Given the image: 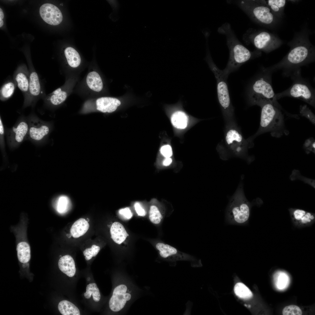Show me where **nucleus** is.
Returning a JSON list of instances; mask_svg holds the SVG:
<instances>
[{
	"mask_svg": "<svg viewBox=\"0 0 315 315\" xmlns=\"http://www.w3.org/2000/svg\"><path fill=\"white\" fill-rule=\"evenodd\" d=\"M218 32L225 36L229 51L228 62L225 68L222 70L224 75L228 77L231 73L251 59L253 53L239 41L229 23L223 24L218 28Z\"/></svg>",
	"mask_w": 315,
	"mask_h": 315,
	"instance_id": "nucleus-1",
	"label": "nucleus"
},
{
	"mask_svg": "<svg viewBox=\"0 0 315 315\" xmlns=\"http://www.w3.org/2000/svg\"><path fill=\"white\" fill-rule=\"evenodd\" d=\"M250 147L235 121L226 124L224 139L219 144V149L222 159L227 160L236 157L247 160L248 150Z\"/></svg>",
	"mask_w": 315,
	"mask_h": 315,
	"instance_id": "nucleus-2",
	"label": "nucleus"
},
{
	"mask_svg": "<svg viewBox=\"0 0 315 315\" xmlns=\"http://www.w3.org/2000/svg\"><path fill=\"white\" fill-rule=\"evenodd\" d=\"M252 205L245 195L243 182H240L230 198L225 214L226 222L230 224L244 225L248 222Z\"/></svg>",
	"mask_w": 315,
	"mask_h": 315,
	"instance_id": "nucleus-3",
	"label": "nucleus"
},
{
	"mask_svg": "<svg viewBox=\"0 0 315 315\" xmlns=\"http://www.w3.org/2000/svg\"><path fill=\"white\" fill-rule=\"evenodd\" d=\"M259 106L261 108L260 127L253 136L247 139L250 145L253 139L264 133L270 132L272 135L276 137L279 136L283 133L284 116L276 105L266 103Z\"/></svg>",
	"mask_w": 315,
	"mask_h": 315,
	"instance_id": "nucleus-4",
	"label": "nucleus"
},
{
	"mask_svg": "<svg viewBox=\"0 0 315 315\" xmlns=\"http://www.w3.org/2000/svg\"><path fill=\"white\" fill-rule=\"evenodd\" d=\"M205 59L216 80L218 99L226 124L234 122V109L230 97L227 78L224 75L222 70L220 69L213 62L209 48L206 49Z\"/></svg>",
	"mask_w": 315,
	"mask_h": 315,
	"instance_id": "nucleus-5",
	"label": "nucleus"
},
{
	"mask_svg": "<svg viewBox=\"0 0 315 315\" xmlns=\"http://www.w3.org/2000/svg\"><path fill=\"white\" fill-rule=\"evenodd\" d=\"M238 6L254 21L262 25H269L274 21V16L264 1H229Z\"/></svg>",
	"mask_w": 315,
	"mask_h": 315,
	"instance_id": "nucleus-6",
	"label": "nucleus"
},
{
	"mask_svg": "<svg viewBox=\"0 0 315 315\" xmlns=\"http://www.w3.org/2000/svg\"><path fill=\"white\" fill-rule=\"evenodd\" d=\"M251 105L260 106L266 103L276 105L275 94L270 83L263 78L257 79L251 85L248 93Z\"/></svg>",
	"mask_w": 315,
	"mask_h": 315,
	"instance_id": "nucleus-7",
	"label": "nucleus"
},
{
	"mask_svg": "<svg viewBox=\"0 0 315 315\" xmlns=\"http://www.w3.org/2000/svg\"><path fill=\"white\" fill-rule=\"evenodd\" d=\"M132 289L128 284L120 283L113 289L109 302L110 309L113 312L121 311L132 298Z\"/></svg>",
	"mask_w": 315,
	"mask_h": 315,
	"instance_id": "nucleus-8",
	"label": "nucleus"
},
{
	"mask_svg": "<svg viewBox=\"0 0 315 315\" xmlns=\"http://www.w3.org/2000/svg\"><path fill=\"white\" fill-rule=\"evenodd\" d=\"M243 39L251 43L258 49L267 51L275 48L277 44L276 38L266 31L251 33L248 31L243 35Z\"/></svg>",
	"mask_w": 315,
	"mask_h": 315,
	"instance_id": "nucleus-9",
	"label": "nucleus"
},
{
	"mask_svg": "<svg viewBox=\"0 0 315 315\" xmlns=\"http://www.w3.org/2000/svg\"><path fill=\"white\" fill-rule=\"evenodd\" d=\"M27 120L29 125L27 137L36 143H40L46 139L50 131L48 123L40 119L34 114H31Z\"/></svg>",
	"mask_w": 315,
	"mask_h": 315,
	"instance_id": "nucleus-10",
	"label": "nucleus"
},
{
	"mask_svg": "<svg viewBox=\"0 0 315 315\" xmlns=\"http://www.w3.org/2000/svg\"><path fill=\"white\" fill-rule=\"evenodd\" d=\"M29 129L27 119L22 117L14 126L7 131V142L10 148L17 147L26 138Z\"/></svg>",
	"mask_w": 315,
	"mask_h": 315,
	"instance_id": "nucleus-11",
	"label": "nucleus"
},
{
	"mask_svg": "<svg viewBox=\"0 0 315 315\" xmlns=\"http://www.w3.org/2000/svg\"><path fill=\"white\" fill-rule=\"evenodd\" d=\"M284 96H288L302 100L313 106H315V97L314 94L306 85L295 84L288 90L275 94L276 99Z\"/></svg>",
	"mask_w": 315,
	"mask_h": 315,
	"instance_id": "nucleus-12",
	"label": "nucleus"
},
{
	"mask_svg": "<svg viewBox=\"0 0 315 315\" xmlns=\"http://www.w3.org/2000/svg\"><path fill=\"white\" fill-rule=\"evenodd\" d=\"M13 79L23 94L24 103L28 97L29 83V71L25 65L18 66L14 73Z\"/></svg>",
	"mask_w": 315,
	"mask_h": 315,
	"instance_id": "nucleus-13",
	"label": "nucleus"
},
{
	"mask_svg": "<svg viewBox=\"0 0 315 315\" xmlns=\"http://www.w3.org/2000/svg\"><path fill=\"white\" fill-rule=\"evenodd\" d=\"M291 221L294 225L301 228L309 227L315 221V214L298 209H289Z\"/></svg>",
	"mask_w": 315,
	"mask_h": 315,
	"instance_id": "nucleus-14",
	"label": "nucleus"
},
{
	"mask_svg": "<svg viewBox=\"0 0 315 315\" xmlns=\"http://www.w3.org/2000/svg\"><path fill=\"white\" fill-rule=\"evenodd\" d=\"M40 16L47 23L56 25L62 21L63 16L60 10L54 5L49 3L43 4L39 9Z\"/></svg>",
	"mask_w": 315,
	"mask_h": 315,
	"instance_id": "nucleus-15",
	"label": "nucleus"
},
{
	"mask_svg": "<svg viewBox=\"0 0 315 315\" xmlns=\"http://www.w3.org/2000/svg\"><path fill=\"white\" fill-rule=\"evenodd\" d=\"M311 51L307 46L304 45L297 46L289 52L286 59L288 64H299L306 61L309 57Z\"/></svg>",
	"mask_w": 315,
	"mask_h": 315,
	"instance_id": "nucleus-16",
	"label": "nucleus"
},
{
	"mask_svg": "<svg viewBox=\"0 0 315 315\" xmlns=\"http://www.w3.org/2000/svg\"><path fill=\"white\" fill-rule=\"evenodd\" d=\"M156 247L159 251L160 256L164 258L176 260L184 259L186 256L176 248L167 244L158 243L156 244Z\"/></svg>",
	"mask_w": 315,
	"mask_h": 315,
	"instance_id": "nucleus-17",
	"label": "nucleus"
},
{
	"mask_svg": "<svg viewBox=\"0 0 315 315\" xmlns=\"http://www.w3.org/2000/svg\"><path fill=\"white\" fill-rule=\"evenodd\" d=\"M96 104L98 111L103 113H111L116 110L121 102L116 98L104 97L97 99Z\"/></svg>",
	"mask_w": 315,
	"mask_h": 315,
	"instance_id": "nucleus-18",
	"label": "nucleus"
},
{
	"mask_svg": "<svg viewBox=\"0 0 315 315\" xmlns=\"http://www.w3.org/2000/svg\"><path fill=\"white\" fill-rule=\"evenodd\" d=\"M67 97L66 92L59 88L51 93L46 95L43 99L46 106L50 105L57 106L64 102Z\"/></svg>",
	"mask_w": 315,
	"mask_h": 315,
	"instance_id": "nucleus-19",
	"label": "nucleus"
},
{
	"mask_svg": "<svg viewBox=\"0 0 315 315\" xmlns=\"http://www.w3.org/2000/svg\"><path fill=\"white\" fill-rule=\"evenodd\" d=\"M60 270L68 276L72 277L75 274L76 268L74 261L69 255H66L61 257L58 262Z\"/></svg>",
	"mask_w": 315,
	"mask_h": 315,
	"instance_id": "nucleus-20",
	"label": "nucleus"
},
{
	"mask_svg": "<svg viewBox=\"0 0 315 315\" xmlns=\"http://www.w3.org/2000/svg\"><path fill=\"white\" fill-rule=\"evenodd\" d=\"M111 238L116 243L120 244L129 236L123 226L120 223L116 222L112 224L110 230Z\"/></svg>",
	"mask_w": 315,
	"mask_h": 315,
	"instance_id": "nucleus-21",
	"label": "nucleus"
},
{
	"mask_svg": "<svg viewBox=\"0 0 315 315\" xmlns=\"http://www.w3.org/2000/svg\"><path fill=\"white\" fill-rule=\"evenodd\" d=\"M89 228V224L88 222L84 218H80L73 223L70 232L73 237L77 238L84 235Z\"/></svg>",
	"mask_w": 315,
	"mask_h": 315,
	"instance_id": "nucleus-22",
	"label": "nucleus"
},
{
	"mask_svg": "<svg viewBox=\"0 0 315 315\" xmlns=\"http://www.w3.org/2000/svg\"><path fill=\"white\" fill-rule=\"evenodd\" d=\"M86 82L88 87L94 91L99 92L103 88V84L101 78L96 71H91L88 74Z\"/></svg>",
	"mask_w": 315,
	"mask_h": 315,
	"instance_id": "nucleus-23",
	"label": "nucleus"
},
{
	"mask_svg": "<svg viewBox=\"0 0 315 315\" xmlns=\"http://www.w3.org/2000/svg\"><path fill=\"white\" fill-rule=\"evenodd\" d=\"M17 85L13 79H9L3 84L0 91V99L4 101L10 98L13 94Z\"/></svg>",
	"mask_w": 315,
	"mask_h": 315,
	"instance_id": "nucleus-24",
	"label": "nucleus"
},
{
	"mask_svg": "<svg viewBox=\"0 0 315 315\" xmlns=\"http://www.w3.org/2000/svg\"><path fill=\"white\" fill-rule=\"evenodd\" d=\"M16 250L17 256L19 261L25 263L30 259V249L29 244L26 242H21L17 245Z\"/></svg>",
	"mask_w": 315,
	"mask_h": 315,
	"instance_id": "nucleus-25",
	"label": "nucleus"
},
{
	"mask_svg": "<svg viewBox=\"0 0 315 315\" xmlns=\"http://www.w3.org/2000/svg\"><path fill=\"white\" fill-rule=\"evenodd\" d=\"M58 310L63 315H80L79 309L74 304L65 300L60 302L58 306Z\"/></svg>",
	"mask_w": 315,
	"mask_h": 315,
	"instance_id": "nucleus-26",
	"label": "nucleus"
},
{
	"mask_svg": "<svg viewBox=\"0 0 315 315\" xmlns=\"http://www.w3.org/2000/svg\"><path fill=\"white\" fill-rule=\"evenodd\" d=\"M64 53L67 62L70 66L76 68L80 65L81 62L80 57L74 48L68 47L65 49Z\"/></svg>",
	"mask_w": 315,
	"mask_h": 315,
	"instance_id": "nucleus-27",
	"label": "nucleus"
},
{
	"mask_svg": "<svg viewBox=\"0 0 315 315\" xmlns=\"http://www.w3.org/2000/svg\"><path fill=\"white\" fill-rule=\"evenodd\" d=\"M171 120L173 125L179 129H184L187 125L188 118L186 114L183 111H178L172 114Z\"/></svg>",
	"mask_w": 315,
	"mask_h": 315,
	"instance_id": "nucleus-28",
	"label": "nucleus"
},
{
	"mask_svg": "<svg viewBox=\"0 0 315 315\" xmlns=\"http://www.w3.org/2000/svg\"><path fill=\"white\" fill-rule=\"evenodd\" d=\"M235 294L239 298L244 299H249L253 295L250 290L244 284L242 283L236 284L234 288Z\"/></svg>",
	"mask_w": 315,
	"mask_h": 315,
	"instance_id": "nucleus-29",
	"label": "nucleus"
},
{
	"mask_svg": "<svg viewBox=\"0 0 315 315\" xmlns=\"http://www.w3.org/2000/svg\"><path fill=\"white\" fill-rule=\"evenodd\" d=\"M272 12L279 13L284 7L286 1L285 0H268L264 1Z\"/></svg>",
	"mask_w": 315,
	"mask_h": 315,
	"instance_id": "nucleus-30",
	"label": "nucleus"
},
{
	"mask_svg": "<svg viewBox=\"0 0 315 315\" xmlns=\"http://www.w3.org/2000/svg\"><path fill=\"white\" fill-rule=\"evenodd\" d=\"M149 214V218L152 223L158 224L160 223L163 216L156 206L152 205L150 206Z\"/></svg>",
	"mask_w": 315,
	"mask_h": 315,
	"instance_id": "nucleus-31",
	"label": "nucleus"
},
{
	"mask_svg": "<svg viewBox=\"0 0 315 315\" xmlns=\"http://www.w3.org/2000/svg\"><path fill=\"white\" fill-rule=\"evenodd\" d=\"M69 201V199L67 196L64 195L60 196L58 198L57 202V211L60 213L65 212L67 209Z\"/></svg>",
	"mask_w": 315,
	"mask_h": 315,
	"instance_id": "nucleus-32",
	"label": "nucleus"
},
{
	"mask_svg": "<svg viewBox=\"0 0 315 315\" xmlns=\"http://www.w3.org/2000/svg\"><path fill=\"white\" fill-rule=\"evenodd\" d=\"M282 314L283 315H301L302 312L299 307L294 305H290L284 308Z\"/></svg>",
	"mask_w": 315,
	"mask_h": 315,
	"instance_id": "nucleus-33",
	"label": "nucleus"
},
{
	"mask_svg": "<svg viewBox=\"0 0 315 315\" xmlns=\"http://www.w3.org/2000/svg\"><path fill=\"white\" fill-rule=\"evenodd\" d=\"M100 250V247L95 245H93L91 248L86 249L83 252L85 258L88 260L91 259L92 257L95 256L98 253Z\"/></svg>",
	"mask_w": 315,
	"mask_h": 315,
	"instance_id": "nucleus-34",
	"label": "nucleus"
},
{
	"mask_svg": "<svg viewBox=\"0 0 315 315\" xmlns=\"http://www.w3.org/2000/svg\"><path fill=\"white\" fill-rule=\"evenodd\" d=\"M88 286L92 291V296L94 301L96 302H99L101 298V294L99 289L96 284L90 283Z\"/></svg>",
	"mask_w": 315,
	"mask_h": 315,
	"instance_id": "nucleus-35",
	"label": "nucleus"
},
{
	"mask_svg": "<svg viewBox=\"0 0 315 315\" xmlns=\"http://www.w3.org/2000/svg\"><path fill=\"white\" fill-rule=\"evenodd\" d=\"M300 113L302 115L309 119L313 123H315L314 115L306 105L300 107Z\"/></svg>",
	"mask_w": 315,
	"mask_h": 315,
	"instance_id": "nucleus-36",
	"label": "nucleus"
},
{
	"mask_svg": "<svg viewBox=\"0 0 315 315\" xmlns=\"http://www.w3.org/2000/svg\"><path fill=\"white\" fill-rule=\"evenodd\" d=\"M278 276L277 286L279 288L283 289L288 284V279L286 274L281 273Z\"/></svg>",
	"mask_w": 315,
	"mask_h": 315,
	"instance_id": "nucleus-37",
	"label": "nucleus"
},
{
	"mask_svg": "<svg viewBox=\"0 0 315 315\" xmlns=\"http://www.w3.org/2000/svg\"><path fill=\"white\" fill-rule=\"evenodd\" d=\"M118 213L123 218L126 220L130 219L133 216L131 211L128 207L120 209L118 211Z\"/></svg>",
	"mask_w": 315,
	"mask_h": 315,
	"instance_id": "nucleus-38",
	"label": "nucleus"
},
{
	"mask_svg": "<svg viewBox=\"0 0 315 315\" xmlns=\"http://www.w3.org/2000/svg\"><path fill=\"white\" fill-rule=\"evenodd\" d=\"M162 154L166 158H170L172 155V151L171 146L169 145H164L160 149Z\"/></svg>",
	"mask_w": 315,
	"mask_h": 315,
	"instance_id": "nucleus-39",
	"label": "nucleus"
},
{
	"mask_svg": "<svg viewBox=\"0 0 315 315\" xmlns=\"http://www.w3.org/2000/svg\"><path fill=\"white\" fill-rule=\"evenodd\" d=\"M4 127L0 116V146L2 151H4L5 148V142L4 140Z\"/></svg>",
	"mask_w": 315,
	"mask_h": 315,
	"instance_id": "nucleus-40",
	"label": "nucleus"
},
{
	"mask_svg": "<svg viewBox=\"0 0 315 315\" xmlns=\"http://www.w3.org/2000/svg\"><path fill=\"white\" fill-rule=\"evenodd\" d=\"M135 211L138 215L144 216L146 214V212L140 203L138 202H136L134 205Z\"/></svg>",
	"mask_w": 315,
	"mask_h": 315,
	"instance_id": "nucleus-41",
	"label": "nucleus"
},
{
	"mask_svg": "<svg viewBox=\"0 0 315 315\" xmlns=\"http://www.w3.org/2000/svg\"><path fill=\"white\" fill-rule=\"evenodd\" d=\"M92 295V293L91 290L87 286L86 288V292L84 293L85 297L86 299H89L90 298Z\"/></svg>",
	"mask_w": 315,
	"mask_h": 315,
	"instance_id": "nucleus-42",
	"label": "nucleus"
},
{
	"mask_svg": "<svg viewBox=\"0 0 315 315\" xmlns=\"http://www.w3.org/2000/svg\"><path fill=\"white\" fill-rule=\"evenodd\" d=\"M172 162V160L170 158H167L164 160L163 164L164 166H167L169 165Z\"/></svg>",
	"mask_w": 315,
	"mask_h": 315,
	"instance_id": "nucleus-43",
	"label": "nucleus"
},
{
	"mask_svg": "<svg viewBox=\"0 0 315 315\" xmlns=\"http://www.w3.org/2000/svg\"><path fill=\"white\" fill-rule=\"evenodd\" d=\"M4 17V14L2 10L0 8V19H2Z\"/></svg>",
	"mask_w": 315,
	"mask_h": 315,
	"instance_id": "nucleus-44",
	"label": "nucleus"
},
{
	"mask_svg": "<svg viewBox=\"0 0 315 315\" xmlns=\"http://www.w3.org/2000/svg\"><path fill=\"white\" fill-rule=\"evenodd\" d=\"M4 22L2 19H0V27H1L3 24Z\"/></svg>",
	"mask_w": 315,
	"mask_h": 315,
	"instance_id": "nucleus-45",
	"label": "nucleus"
}]
</instances>
